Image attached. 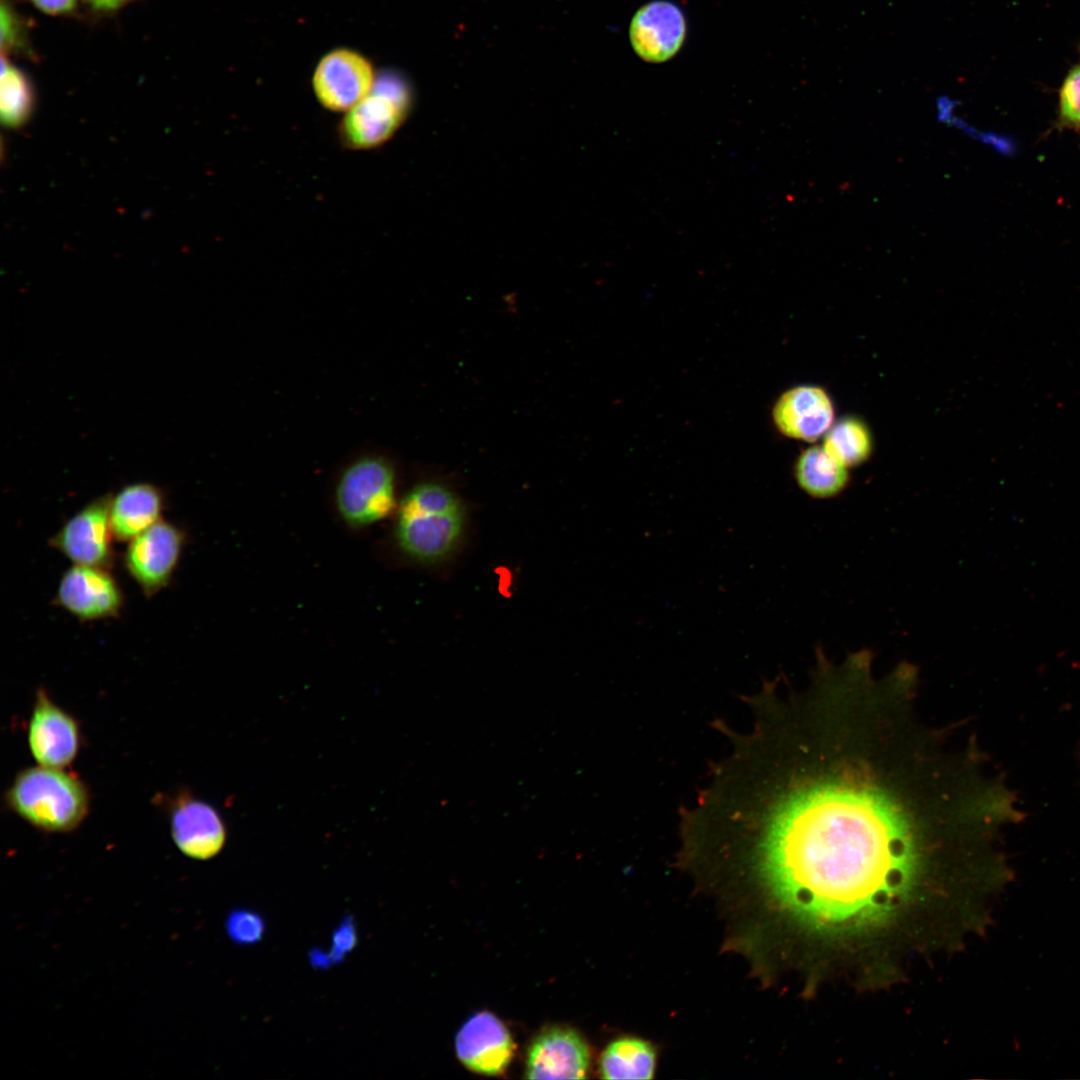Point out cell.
I'll list each match as a JSON object with an SVG mask.
<instances>
[{"label": "cell", "instance_id": "18", "mask_svg": "<svg viewBox=\"0 0 1080 1080\" xmlns=\"http://www.w3.org/2000/svg\"><path fill=\"white\" fill-rule=\"evenodd\" d=\"M656 1054L646 1041L622 1038L611 1042L600 1060L604 1079H651L655 1072Z\"/></svg>", "mask_w": 1080, "mask_h": 1080}, {"label": "cell", "instance_id": "6", "mask_svg": "<svg viewBox=\"0 0 1080 1080\" xmlns=\"http://www.w3.org/2000/svg\"><path fill=\"white\" fill-rule=\"evenodd\" d=\"M378 72L360 51L337 47L325 53L314 68L312 89L321 106L346 113L373 88Z\"/></svg>", "mask_w": 1080, "mask_h": 1080}, {"label": "cell", "instance_id": "3", "mask_svg": "<svg viewBox=\"0 0 1080 1080\" xmlns=\"http://www.w3.org/2000/svg\"><path fill=\"white\" fill-rule=\"evenodd\" d=\"M464 526V509L456 495L434 482L417 485L403 498L395 538L409 557L433 562L456 546Z\"/></svg>", "mask_w": 1080, "mask_h": 1080}, {"label": "cell", "instance_id": "25", "mask_svg": "<svg viewBox=\"0 0 1080 1080\" xmlns=\"http://www.w3.org/2000/svg\"><path fill=\"white\" fill-rule=\"evenodd\" d=\"M135 0H84L89 9L99 15H111Z\"/></svg>", "mask_w": 1080, "mask_h": 1080}, {"label": "cell", "instance_id": "12", "mask_svg": "<svg viewBox=\"0 0 1080 1080\" xmlns=\"http://www.w3.org/2000/svg\"><path fill=\"white\" fill-rule=\"evenodd\" d=\"M455 1048L458 1059L469 1070L495 1076L506 1070L515 1046L504 1023L494 1014L482 1011L461 1026Z\"/></svg>", "mask_w": 1080, "mask_h": 1080}, {"label": "cell", "instance_id": "15", "mask_svg": "<svg viewBox=\"0 0 1080 1080\" xmlns=\"http://www.w3.org/2000/svg\"><path fill=\"white\" fill-rule=\"evenodd\" d=\"M834 415L829 394L816 385H798L786 390L772 409L773 422L781 434L810 442L828 432Z\"/></svg>", "mask_w": 1080, "mask_h": 1080}, {"label": "cell", "instance_id": "9", "mask_svg": "<svg viewBox=\"0 0 1080 1080\" xmlns=\"http://www.w3.org/2000/svg\"><path fill=\"white\" fill-rule=\"evenodd\" d=\"M54 603L81 621L116 617L123 592L107 568L73 564L62 575Z\"/></svg>", "mask_w": 1080, "mask_h": 1080}, {"label": "cell", "instance_id": "16", "mask_svg": "<svg viewBox=\"0 0 1080 1080\" xmlns=\"http://www.w3.org/2000/svg\"><path fill=\"white\" fill-rule=\"evenodd\" d=\"M162 490L146 482L126 485L110 499V524L117 541H130L161 519Z\"/></svg>", "mask_w": 1080, "mask_h": 1080}, {"label": "cell", "instance_id": "19", "mask_svg": "<svg viewBox=\"0 0 1080 1080\" xmlns=\"http://www.w3.org/2000/svg\"><path fill=\"white\" fill-rule=\"evenodd\" d=\"M34 106L35 94L30 79L2 55L0 113L3 125L9 129L21 128L30 120Z\"/></svg>", "mask_w": 1080, "mask_h": 1080}, {"label": "cell", "instance_id": "11", "mask_svg": "<svg viewBox=\"0 0 1080 1080\" xmlns=\"http://www.w3.org/2000/svg\"><path fill=\"white\" fill-rule=\"evenodd\" d=\"M687 36L683 10L668 0H653L641 6L629 26L634 52L645 62L663 63L679 53Z\"/></svg>", "mask_w": 1080, "mask_h": 1080}, {"label": "cell", "instance_id": "2", "mask_svg": "<svg viewBox=\"0 0 1080 1080\" xmlns=\"http://www.w3.org/2000/svg\"><path fill=\"white\" fill-rule=\"evenodd\" d=\"M86 784L64 768L38 765L17 773L5 793L7 807L34 828L50 833L75 830L87 817Z\"/></svg>", "mask_w": 1080, "mask_h": 1080}, {"label": "cell", "instance_id": "7", "mask_svg": "<svg viewBox=\"0 0 1080 1080\" xmlns=\"http://www.w3.org/2000/svg\"><path fill=\"white\" fill-rule=\"evenodd\" d=\"M186 535L160 519L129 541L123 564L142 592L151 597L167 586L179 563Z\"/></svg>", "mask_w": 1080, "mask_h": 1080}, {"label": "cell", "instance_id": "4", "mask_svg": "<svg viewBox=\"0 0 1080 1080\" xmlns=\"http://www.w3.org/2000/svg\"><path fill=\"white\" fill-rule=\"evenodd\" d=\"M412 90L399 72H378L371 91L344 113L338 133L349 149L368 150L386 143L406 120Z\"/></svg>", "mask_w": 1080, "mask_h": 1080}, {"label": "cell", "instance_id": "1", "mask_svg": "<svg viewBox=\"0 0 1080 1080\" xmlns=\"http://www.w3.org/2000/svg\"><path fill=\"white\" fill-rule=\"evenodd\" d=\"M917 686L848 660L750 695V726L720 727L729 751L680 816L714 877L809 928L853 931L997 846L1023 817L1015 794L958 727L925 719Z\"/></svg>", "mask_w": 1080, "mask_h": 1080}, {"label": "cell", "instance_id": "13", "mask_svg": "<svg viewBox=\"0 0 1080 1080\" xmlns=\"http://www.w3.org/2000/svg\"><path fill=\"white\" fill-rule=\"evenodd\" d=\"M169 823L176 847L190 858H212L225 844L226 830L218 812L188 794H180L172 802Z\"/></svg>", "mask_w": 1080, "mask_h": 1080}, {"label": "cell", "instance_id": "10", "mask_svg": "<svg viewBox=\"0 0 1080 1080\" xmlns=\"http://www.w3.org/2000/svg\"><path fill=\"white\" fill-rule=\"evenodd\" d=\"M80 739L77 720L44 689H38L27 733L28 746L37 764L53 768L69 766L79 752Z\"/></svg>", "mask_w": 1080, "mask_h": 1080}, {"label": "cell", "instance_id": "5", "mask_svg": "<svg viewBox=\"0 0 1080 1080\" xmlns=\"http://www.w3.org/2000/svg\"><path fill=\"white\" fill-rule=\"evenodd\" d=\"M394 471L380 457H364L341 474L335 491L336 508L351 527L363 528L387 517L395 507Z\"/></svg>", "mask_w": 1080, "mask_h": 1080}, {"label": "cell", "instance_id": "22", "mask_svg": "<svg viewBox=\"0 0 1080 1080\" xmlns=\"http://www.w3.org/2000/svg\"><path fill=\"white\" fill-rule=\"evenodd\" d=\"M1061 122L1069 127H1080V64L1066 75L1059 94Z\"/></svg>", "mask_w": 1080, "mask_h": 1080}, {"label": "cell", "instance_id": "14", "mask_svg": "<svg viewBox=\"0 0 1080 1080\" xmlns=\"http://www.w3.org/2000/svg\"><path fill=\"white\" fill-rule=\"evenodd\" d=\"M590 1064L584 1039L567 1027H551L529 1046L525 1076L529 1079H582Z\"/></svg>", "mask_w": 1080, "mask_h": 1080}, {"label": "cell", "instance_id": "8", "mask_svg": "<svg viewBox=\"0 0 1080 1080\" xmlns=\"http://www.w3.org/2000/svg\"><path fill=\"white\" fill-rule=\"evenodd\" d=\"M111 495L93 499L73 514L49 543L73 564L109 569L114 560Z\"/></svg>", "mask_w": 1080, "mask_h": 1080}, {"label": "cell", "instance_id": "21", "mask_svg": "<svg viewBox=\"0 0 1080 1080\" xmlns=\"http://www.w3.org/2000/svg\"><path fill=\"white\" fill-rule=\"evenodd\" d=\"M2 55L29 50L26 25L10 0H1Z\"/></svg>", "mask_w": 1080, "mask_h": 1080}, {"label": "cell", "instance_id": "17", "mask_svg": "<svg viewBox=\"0 0 1080 1080\" xmlns=\"http://www.w3.org/2000/svg\"><path fill=\"white\" fill-rule=\"evenodd\" d=\"M848 469L823 446H813L800 453L793 471L796 483L808 496L828 499L846 489L850 480Z\"/></svg>", "mask_w": 1080, "mask_h": 1080}, {"label": "cell", "instance_id": "23", "mask_svg": "<svg viewBox=\"0 0 1080 1080\" xmlns=\"http://www.w3.org/2000/svg\"><path fill=\"white\" fill-rule=\"evenodd\" d=\"M230 936L238 942L250 943L258 940L263 931L261 920L252 913L236 912L227 923Z\"/></svg>", "mask_w": 1080, "mask_h": 1080}, {"label": "cell", "instance_id": "24", "mask_svg": "<svg viewBox=\"0 0 1080 1080\" xmlns=\"http://www.w3.org/2000/svg\"><path fill=\"white\" fill-rule=\"evenodd\" d=\"M33 6L41 13L53 16H70L78 8L79 0H30Z\"/></svg>", "mask_w": 1080, "mask_h": 1080}, {"label": "cell", "instance_id": "20", "mask_svg": "<svg viewBox=\"0 0 1080 1080\" xmlns=\"http://www.w3.org/2000/svg\"><path fill=\"white\" fill-rule=\"evenodd\" d=\"M825 450L847 468L864 463L872 454V435L868 426L857 417H844L834 422L824 435Z\"/></svg>", "mask_w": 1080, "mask_h": 1080}]
</instances>
